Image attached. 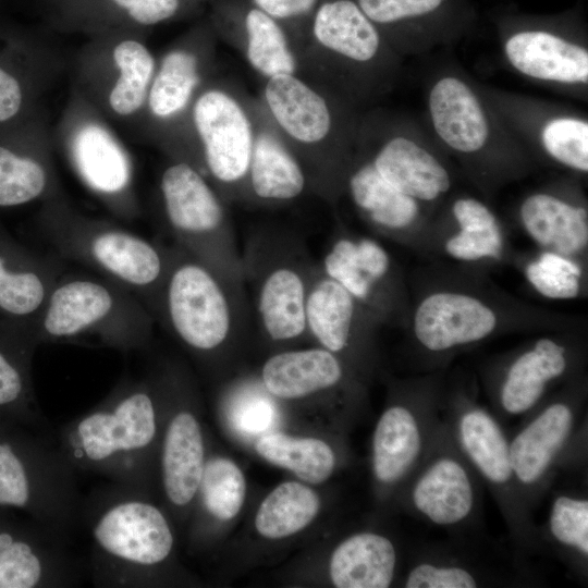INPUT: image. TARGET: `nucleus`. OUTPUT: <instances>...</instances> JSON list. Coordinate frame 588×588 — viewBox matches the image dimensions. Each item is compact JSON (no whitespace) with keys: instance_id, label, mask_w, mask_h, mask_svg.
I'll return each instance as SVG.
<instances>
[{"instance_id":"nucleus-1","label":"nucleus","mask_w":588,"mask_h":588,"mask_svg":"<svg viewBox=\"0 0 588 588\" xmlns=\"http://www.w3.org/2000/svg\"><path fill=\"white\" fill-rule=\"evenodd\" d=\"M160 381L125 378L89 412L65 424L58 448L79 471L143 492L159 433Z\"/></svg>"},{"instance_id":"nucleus-2","label":"nucleus","mask_w":588,"mask_h":588,"mask_svg":"<svg viewBox=\"0 0 588 588\" xmlns=\"http://www.w3.org/2000/svg\"><path fill=\"white\" fill-rule=\"evenodd\" d=\"M420 119L443 152L487 174L515 173L529 156L507 128L480 82L452 59L432 65L422 79Z\"/></svg>"},{"instance_id":"nucleus-3","label":"nucleus","mask_w":588,"mask_h":588,"mask_svg":"<svg viewBox=\"0 0 588 588\" xmlns=\"http://www.w3.org/2000/svg\"><path fill=\"white\" fill-rule=\"evenodd\" d=\"M36 225L58 257L85 265L122 285L145 304L156 321L171 246L87 217L60 194L44 201Z\"/></svg>"},{"instance_id":"nucleus-4","label":"nucleus","mask_w":588,"mask_h":588,"mask_svg":"<svg viewBox=\"0 0 588 588\" xmlns=\"http://www.w3.org/2000/svg\"><path fill=\"white\" fill-rule=\"evenodd\" d=\"M89 534L88 571L97 587H139L172 554L174 537L163 512L143 492L115 485L82 503Z\"/></svg>"},{"instance_id":"nucleus-5","label":"nucleus","mask_w":588,"mask_h":588,"mask_svg":"<svg viewBox=\"0 0 588 588\" xmlns=\"http://www.w3.org/2000/svg\"><path fill=\"white\" fill-rule=\"evenodd\" d=\"M504 64L532 84L588 100V25L583 3L555 13L513 4L491 11Z\"/></svg>"},{"instance_id":"nucleus-6","label":"nucleus","mask_w":588,"mask_h":588,"mask_svg":"<svg viewBox=\"0 0 588 588\" xmlns=\"http://www.w3.org/2000/svg\"><path fill=\"white\" fill-rule=\"evenodd\" d=\"M155 322L145 304L117 282L63 273L32 328L39 345L94 339L128 353L148 346Z\"/></svg>"},{"instance_id":"nucleus-7","label":"nucleus","mask_w":588,"mask_h":588,"mask_svg":"<svg viewBox=\"0 0 588 588\" xmlns=\"http://www.w3.org/2000/svg\"><path fill=\"white\" fill-rule=\"evenodd\" d=\"M171 252L156 322L196 355H215L252 322L246 287L173 243Z\"/></svg>"},{"instance_id":"nucleus-8","label":"nucleus","mask_w":588,"mask_h":588,"mask_svg":"<svg viewBox=\"0 0 588 588\" xmlns=\"http://www.w3.org/2000/svg\"><path fill=\"white\" fill-rule=\"evenodd\" d=\"M40 432L0 424V507L21 511L69 540L79 525L83 503L75 470Z\"/></svg>"},{"instance_id":"nucleus-9","label":"nucleus","mask_w":588,"mask_h":588,"mask_svg":"<svg viewBox=\"0 0 588 588\" xmlns=\"http://www.w3.org/2000/svg\"><path fill=\"white\" fill-rule=\"evenodd\" d=\"M316 261L295 231L262 226L241 248V270L259 331L283 344L307 335L306 298Z\"/></svg>"},{"instance_id":"nucleus-10","label":"nucleus","mask_w":588,"mask_h":588,"mask_svg":"<svg viewBox=\"0 0 588 588\" xmlns=\"http://www.w3.org/2000/svg\"><path fill=\"white\" fill-rule=\"evenodd\" d=\"M163 223L173 244L231 280L243 282L241 248L218 193L193 164L180 160L161 173Z\"/></svg>"},{"instance_id":"nucleus-11","label":"nucleus","mask_w":588,"mask_h":588,"mask_svg":"<svg viewBox=\"0 0 588 588\" xmlns=\"http://www.w3.org/2000/svg\"><path fill=\"white\" fill-rule=\"evenodd\" d=\"M450 430L485 488L495 501L515 553L525 559L542 549L534 512L525 503L514 475L509 434L488 409L458 399L442 413Z\"/></svg>"},{"instance_id":"nucleus-12","label":"nucleus","mask_w":588,"mask_h":588,"mask_svg":"<svg viewBox=\"0 0 588 588\" xmlns=\"http://www.w3.org/2000/svg\"><path fill=\"white\" fill-rule=\"evenodd\" d=\"M483 488L442 415L425 460L400 492L417 519L462 538L482 525Z\"/></svg>"},{"instance_id":"nucleus-13","label":"nucleus","mask_w":588,"mask_h":588,"mask_svg":"<svg viewBox=\"0 0 588 588\" xmlns=\"http://www.w3.org/2000/svg\"><path fill=\"white\" fill-rule=\"evenodd\" d=\"M587 419L569 397L539 405L509 436L511 462L520 494L534 512L549 492L558 471L583 464Z\"/></svg>"},{"instance_id":"nucleus-14","label":"nucleus","mask_w":588,"mask_h":588,"mask_svg":"<svg viewBox=\"0 0 588 588\" xmlns=\"http://www.w3.org/2000/svg\"><path fill=\"white\" fill-rule=\"evenodd\" d=\"M481 90L528 156L588 172V118L572 107L480 83Z\"/></svg>"},{"instance_id":"nucleus-15","label":"nucleus","mask_w":588,"mask_h":588,"mask_svg":"<svg viewBox=\"0 0 588 588\" xmlns=\"http://www.w3.org/2000/svg\"><path fill=\"white\" fill-rule=\"evenodd\" d=\"M379 136L367 159L378 174L418 203H432L452 187V174L420 119L397 117L375 122Z\"/></svg>"},{"instance_id":"nucleus-16","label":"nucleus","mask_w":588,"mask_h":588,"mask_svg":"<svg viewBox=\"0 0 588 588\" xmlns=\"http://www.w3.org/2000/svg\"><path fill=\"white\" fill-rule=\"evenodd\" d=\"M399 56H422L470 35L471 0H355Z\"/></svg>"},{"instance_id":"nucleus-17","label":"nucleus","mask_w":588,"mask_h":588,"mask_svg":"<svg viewBox=\"0 0 588 588\" xmlns=\"http://www.w3.org/2000/svg\"><path fill=\"white\" fill-rule=\"evenodd\" d=\"M440 407L431 397L416 396L383 411L371 444L372 474L381 488L400 492L422 463L442 420Z\"/></svg>"},{"instance_id":"nucleus-18","label":"nucleus","mask_w":588,"mask_h":588,"mask_svg":"<svg viewBox=\"0 0 588 588\" xmlns=\"http://www.w3.org/2000/svg\"><path fill=\"white\" fill-rule=\"evenodd\" d=\"M66 156L82 183L115 217L139 216L132 160L107 126L95 120L77 124L68 137Z\"/></svg>"},{"instance_id":"nucleus-19","label":"nucleus","mask_w":588,"mask_h":588,"mask_svg":"<svg viewBox=\"0 0 588 588\" xmlns=\"http://www.w3.org/2000/svg\"><path fill=\"white\" fill-rule=\"evenodd\" d=\"M68 540L33 522L0 517V588L66 587L78 581L81 566Z\"/></svg>"},{"instance_id":"nucleus-20","label":"nucleus","mask_w":588,"mask_h":588,"mask_svg":"<svg viewBox=\"0 0 588 588\" xmlns=\"http://www.w3.org/2000/svg\"><path fill=\"white\" fill-rule=\"evenodd\" d=\"M316 40L362 73L371 88L391 79L400 58L355 0H322L314 13ZM382 84V83H381Z\"/></svg>"},{"instance_id":"nucleus-21","label":"nucleus","mask_w":588,"mask_h":588,"mask_svg":"<svg viewBox=\"0 0 588 588\" xmlns=\"http://www.w3.org/2000/svg\"><path fill=\"white\" fill-rule=\"evenodd\" d=\"M193 119L203 144L206 172L224 187L244 183L254 139L240 105L223 91L208 90L195 102Z\"/></svg>"},{"instance_id":"nucleus-22","label":"nucleus","mask_w":588,"mask_h":588,"mask_svg":"<svg viewBox=\"0 0 588 588\" xmlns=\"http://www.w3.org/2000/svg\"><path fill=\"white\" fill-rule=\"evenodd\" d=\"M63 271L60 257L28 248L0 221V317L32 323Z\"/></svg>"},{"instance_id":"nucleus-23","label":"nucleus","mask_w":588,"mask_h":588,"mask_svg":"<svg viewBox=\"0 0 588 588\" xmlns=\"http://www.w3.org/2000/svg\"><path fill=\"white\" fill-rule=\"evenodd\" d=\"M38 346L30 322L0 317V424L46 429L32 378Z\"/></svg>"},{"instance_id":"nucleus-24","label":"nucleus","mask_w":588,"mask_h":588,"mask_svg":"<svg viewBox=\"0 0 588 588\" xmlns=\"http://www.w3.org/2000/svg\"><path fill=\"white\" fill-rule=\"evenodd\" d=\"M494 313L475 297L436 293L422 301L414 317V333L428 352L443 353L478 342L495 328Z\"/></svg>"},{"instance_id":"nucleus-25","label":"nucleus","mask_w":588,"mask_h":588,"mask_svg":"<svg viewBox=\"0 0 588 588\" xmlns=\"http://www.w3.org/2000/svg\"><path fill=\"white\" fill-rule=\"evenodd\" d=\"M568 368L566 348L542 338L516 356L509 365L495 397L498 418L524 419L539 405L549 383L564 376Z\"/></svg>"},{"instance_id":"nucleus-26","label":"nucleus","mask_w":588,"mask_h":588,"mask_svg":"<svg viewBox=\"0 0 588 588\" xmlns=\"http://www.w3.org/2000/svg\"><path fill=\"white\" fill-rule=\"evenodd\" d=\"M205 443L196 415L186 407L171 414L160 448V471L169 503L185 507L195 499L205 467Z\"/></svg>"},{"instance_id":"nucleus-27","label":"nucleus","mask_w":588,"mask_h":588,"mask_svg":"<svg viewBox=\"0 0 588 588\" xmlns=\"http://www.w3.org/2000/svg\"><path fill=\"white\" fill-rule=\"evenodd\" d=\"M344 379L341 358L323 347L285 350L270 356L260 383L277 399H303L333 389Z\"/></svg>"},{"instance_id":"nucleus-28","label":"nucleus","mask_w":588,"mask_h":588,"mask_svg":"<svg viewBox=\"0 0 588 588\" xmlns=\"http://www.w3.org/2000/svg\"><path fill=\"white\" fill-rule=\"evenodd\" d=\"M359 302L316 262L305 308L307 335L338 357L347 352L357 330Z\"/></svg>"},{"instance_id":"nucleus-29","label":"nucleus","mask_w":588,"mask_h":588,"mask_svg":"<svg viewBox=\"0 0 588 588\" xmlns=\"http://www.w3.org/2000/svg\"><path fill=\"white\" fill-rule=\"evenodd\" d=\"M399 562V550L391 538L362 531L334 549L330 578L338 588H387L394 583Z\"/></svg>"},{"instance_id":"nucleus-30","label":"nucleus","mask_w":588,"mask_h":588,"mask_svg":"<svg viewBox=\"0 0 588 588\" xmlns=\"http://www.w3.org/2000/svg\"><path fill=\"white\" fill-rule=\"evenodd\" d=\"M506 585L495 572L469 552L466 547L436 544L416 549L404 576L405 588H476Z\"/></svg>"},{"instance_id":"nucleus-31","label":"nucleus","mask_w":588,"mask_h":588,"mask_svg":"<svg viewBox=\"0 0 588 588\" xmlns=\"http://www.w3.org/2000/svg\"><path fill=\"white\" fill-rule=\"evenodd\" d=\"M321 270L360 304L371 305L391 269L385 249L370 238L338 236L331 242Z\"/></svg>"},{"instance_id":"nucleus-32","label":"nucleus","mask_w":588,"mask_h":588,"mask_svg":"<svg viewBox=\"0 0 588 588\" xmlns=\"http://www.w3.org/2000/svg\"><path fill=\"white\" fill-rule=\"evenodd\" d=\"M194 0H54L62 23L109 29L151 26L182 14Z\"/></svg>"},{"instance_id":"nucleus-33","label":"nucleus","mask_w":588,"mask_h":588,"mask_svg":"<svg viewBox=\"0 0 588 588\" xmlns=\"http://www.w3.org/2000/svg\"><path fill=\"white\" fill-rule=\"evenodd\" d=\"M265 96L277 122L297 142L316 144L330 133L332 114L327 101L293 74L269 77Z\"/></svg>"},{"instance_id":"nucleus-34","label":"nucleus","mask_w":588,"mask_h":588,"mask_svg":"<svg viewBox=\"0 0 588 588\" xmlns=\"http://www.w3.org/2000/svg\"><path fill=\"white\" fill-rule=\"evenodd\" d=\"M524 228L540 245H552L562 255H572L588 241L586 207L552 193L527 196L519 208Z\"/></svg>"},{"instance_id":"nucleus-35","label":"nucleus","mask_w":588,"mask_h":588,"mask_svg":"<svg viewBox=\"0 0 588 588\" xmlns=\"http://www.w3.org/2000/svg\"><path fill=\"white\" fill-rule=\"evenodd\" d=\"M59 194L45 147L0 142V209L46 201Z\"/></svg>"},{"instance_id":"nucleus-36","label":"nucleus","mask_w":588,"mask_h":588,"mask_svg":"<svg viewBox=\"0 0 588 588\" xmlns=\"http://www.w3.org/2000/svg\"><path fill=\"white\" fill-rule=\"evenodd\" d=\"M542 549L552 552L580 579L588 576V497L586 491L561 490L552 498L544 526L539 529Z\"/></svg>"},{"instance_id":"nucleus-37","label":"nucleus","mask_w":588,"mask_h":588,"mask_svg":"<svg viewBox=\"0 0 588 588\" xmlns=\"http://www.w3.org/2000/svg\"><path fill=\"white\" fill-rule=\"evenodd\" d=\"M245 182L257 199L281 203L298 197L307 177L294 155L278 138L264 133L253 143Z\"/></svg>"},{"instance_id":"nucleus-38","label":"nucleus","mask_w":588,"mask_h":588,"mask_svg":"<svg viewBox=\"0 0 588 588\" xmlns=\"http://www.w3.org/2000/svg\"><path fill=\"white\" fill-rule=\"evenodd\" d=\"M345 185L355 206L380 229L402 231L419 217L420 203L387 183L367 159L351 169Z\"/></svg>"},{"instance_id":"nucleus-39","label":"nucleus","mask_w":588,"mask_h":588,"mask_svg":"<svg viewBox=\"0 0 588 588\" xmlns=\"http://www.w3.org/2000/svg\"><path fill=\"white\" fill-rule=\"evenodd\" d=\"M255 449L269 463L289 469L310 483L328 479L336 463L331 446L315 438H295L267 431L258 437Z\"/></svg>"},{"instance_id":"nucleus-40","label":"nucleus","mask_w":588,"mask_h":588,"mask_svg":"<svg viewBox=\"0 0 588 588\" xmlns=\"http://www.w3.org/2000/svg\"><path fill=\"white\" fill-rule=\"evenodd\" d=\"M112 59L119 76L110 89L108 103L115 114L130 117L147 100L155 61L147 47L132 36L117 41Z\"/></svg>"},{"instance_id":"nucleus-41","label":"nucleus","mask_w":588,"mask_h":588,"mask_svg":"<svg viewBox=\"0 0 588 588\" xmlns=\"http://www.w3.org/2000/svg\"><path fill=\"white\" fill-rule=\"evenodd\" d=\"M319 509L320 500L313 489L296 481L283 482L261 502L255 526L266 538H284L309 525Z\"/></svg>"},{"instance_id":"nucleus-42","label":"nucleus","mask_w":588,"mask_h":588,"mask_svg":"<svg viewBox=\"0 0 588 588\" xmlns=\"http://www.w3.org/2000/svg\"><path fill=\"white\" fill-rule=\"evenodd\" d=\"M199 83L196 56L185 49L168 52L151 81L147 102L157 118H170L182 111Z\"/></svg>"},{"instance_id":"nucleus-43","label":"nucleus","mask_w":588,"mask_h":588,"mask_svg":"<svg viewBox=\"0 0 588 588\" xmlns=\"http://www.w3.org/2000/svg\"><path fill=\"white\" fill-rule=\"evenodd\" d=\"M241 21L253 68L268 77L293 74L295 60L279 22L254 4L241 11Z\"/></svg>"},{"instance_id":"nucleus-44","label":"nucleus","mask_w":588,"mask_h":588,"mask_svg":"<svg viewBox=\"0 0 588 588\" xmlns=\"http://www.w3.org/2000/svg\"><path fill=\"white\" fill-rule=\"evenodd\" d=\"M245 490L244 475L234 462L215 457L205 463L198 492L208 514L220 520L233 518L243 505Z\"/></svg>"},{"instance_id":"nucleus-45","label":"nucleus","mask_w":588,"mask_h":588,"mask_svg":"<svg viewBox=\"0 0 588 588\" xmlns=\"http://www.w3.org/2000/svg\"><path fill=\"white\" fill-rule=\"evenodd\" d=\"M277 409L273 396L260 381L243 382L228 397L229 421L244 436H260L267 432L275 422Z\"/></svg>"},{"instance_id":"nucleus-46","label":"nucleus","mask_w":588,"mask_h":588,"mask_svg":"<svg viewBox=\"0 0 588 588\" xmlns=\"http://www.w3.org/2000/svg\"><path fill=\"white\" fill-rule=\"evenodd\" d=\"M579 266L554 253H544L528 265L526 275L535 289L550 298H572L579 290Z\"/></svg>"},{"instance_id":"nucleus-47","label":"nucleus","mask_w":588,"mask_h":588,"mask_svg":"<svg viewBox=\"0 0 588 588\" xmlns=\"http://www.w3.org/2000/svg\"><path fill=\"white\" fill-rule=\"evenodd\" d=\"M501 246V233L498 228L488 231L461 230L446 242L445 249L454 258L476 260L483 257H498Z\"/></svg>"},{"instance_id":"nucleus-48","label":"nucleus","mask_w":588,"mask_h":588,"mask_svg":"<svg viewBox=\"0 0 588 588\" xmlns=\"http://www.w3.org/2000/svg\"><path fill=\"white\" fill-rule=\"evenodd\" d=\"M451 210L461 230L488 231L499 228L495 216L479 199L460 197L453 201Z\"/></svg>"},{"instance_id":"nucleus-49","label":"nucleus","mask_w":588,"mask_h":588,"mask_svg":"<svg viewBox=\"0 0 588 588\" xmlns=\"http://www.w3.org/2000/svg\"><path fill=\"white\" fill-rule=\"evenodd\" d=\"M24 100L22 82L0 64V124L14 119L21 112Z\"/></svg>"},{"instance_id":"nucleus-50","label":"nucleus","mask_w":588,"mask_h":588,"mask_svg":"<svg viewBox=\"0 0 588 588\" xmlns=\"http://www.w3.org/2000/svg\"><path fill=\"white\" fill-rule=\"evenodd\" d=\"M277 21L294 20L314 14L320 0H250Z\"/></svg>"}]
</instances>
